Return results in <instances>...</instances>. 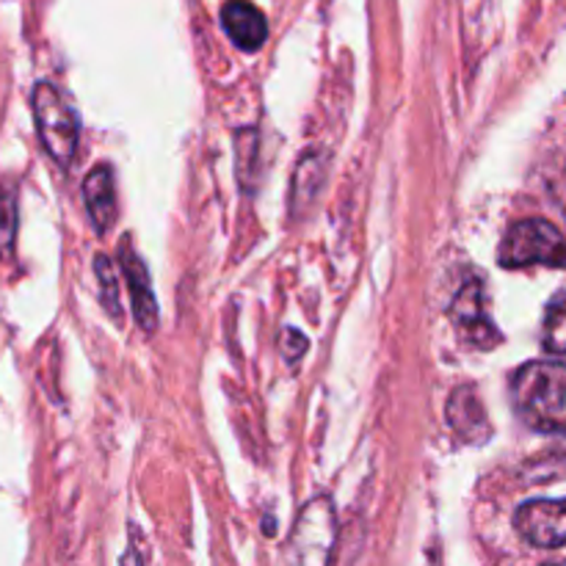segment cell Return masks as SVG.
Listing matches in <instances>:
<instances>
[{
    "instance_id": "5b68a950",
    "label": "cell",
    "mask_w": 566,
    "mask_h": 566,
    "mask_svg": "<svg viewBox=\"0 0 566 566\" xmlns=\"http://www.w3.org/2000/svg\"><path fill=\"white\" fill-rule=\"evenodd\" d=\"M514 528L536 547L566 545V497L564 501H528L514 514Z\"/></svg>"
},
{
    "instance_id": "7a4b0ae2",
    "label": "cell",
    "mask_w": 566,
    "mask_h": 566,
    "mask_svg": "<svg viewBox=\"0 0 566 566\" xmlns=\"http://www.w3.org/2000/svg\"><path fill=\"white\" fill-rule=\"evenodd\" d=\"M33 122H36L39 142L59 166H70L77 153V116L53 83H36L31 94Z\"/></svg>"
},
{
    "instance_id": "30bf717a",
    "label": "cell",
    "mask_w": 566,
    "mask_h": 566,
    "mask_svg": "<svg viewBox=\"0 0 566 566\" xmlns=\"http://www.w3.org/2000/svg\"><path fill=\"white\" fill-rule=\"evenodd\" d=\"M17 224H20V213H17V197L9 186H3V182H0V260L14 258Z\"/></svg>"
},
{
    "instance_id": "52a82bcc",
    "label": "cell",
    "mask_w": 566,
    "mask_h": 566,
    "mask_svg": "<svg viewBox=\"0 0 566 566\" xmlns=\"http://www.w3.org/2000/svg\"><path fill=\"white\" fill-rule=\"evenodd\" d=\"M221 25H224L227 36L249 53L263 48L265 36H269V22H265L263 11L249 0H227L221 9Z\"/></svg>"
},
{
    "instance_id": "8fae6325",
    "label": "cell",
    "mask_w": 566,
    "mask_h": 566,
    "mask_svg": "<svg viewBox=\"0 0 566 566\" xmlns=\"http://www.w3.org/2000/svg\"><path fill=\"white\" fill-rule=\"evenodd\" d=\"M545 348L551 354H566V298L553 304L545 318Z\"/></svg>"
},
{
    "instance_id": "4fadbf2b",
    "label": "cell",
    "mask_w": 566,
    "mask_h": 566,
    "mask_svg": "<svg viewBox=\"0 0 566 566\" xmlns=\"http://www.w3.org/2000/svg\"><path fill=\"white\" fill-rule=\"evenodd\" d=\"M122 566H144L142 558H138L136 551H127L125 558H122Z\"/></svg>"
},
{
    "instance_id": "9c48e42d",
    "label": "cell",
    "mask_w": 566,
    "mask_h": 566,
    "mask_svg": "<svg viewBox=\"0 0 566 566\" xmlns=\"http://www.w3.org/2000/svg\"><path fill=\"white\" fill-rule=\"evenodd\" d=\"M453 318H457L459 332H464L470 340L481 343V346H490L492 343L486 335L495 337V326L486 318L479 285H470L468 291L459 293L457 302H453Z\"/></svg>"
},
{
    "instance_id": "3957f363",
    "label": "cell",
    "mask_w": 566,
    "mask_h": 566,
    "mask_svg": "<svg viewBox=\"0 0 566 566\" xmlns=\"http://www.w3.org/2000/svg\"><path fill=\"white\" fill-rule=\"evenodd\" d=\"M501 263L506 269L523 265H566V241L545 219L520 221L509 230L501 247Z\"/></svg>"
},
{
    "instance_id": "7c38bea8",
    "label": "cell",
    "mask_w": 566,
    "mask_h": 566,
    "mask_svg": "<svg viewBox=\"0 0 566 566\" xmlns=\"http://www.w3.org/2000/svg\"><path fill=\"white\" fill-rule=\"evenodd\" d=\"M94 271H97V280H99V291H103V304L111 315H119V287H116V271L114 263H111L105 254H97L94 260Z\"/></svg>"
},
{
    "instance_id": "277c9868",
    "label": "cell",
    "mask_w": 566,
    "mask_h": 566,
    "mask_svg": "<svg viewBox=\"0 0 566 566\" xmlns=\"http://www.w3.org/2000/svg\"><path fill=\"white\" fill-rule=\"evenodd\" d=\"M335 509L326 497H315L313 503L298 514L296 531H293V556L298 566H326L335 547Z\"/></svg>"
},
{
    "instance_id": "8992f818",
    "label": "cell",
    "mask_w": 566,
    "mask_h": 566,
    "mask_svg": "<svg viewBox=\"0 0 566 566\" xmlns=\"http://www.w3.org/2000/svg\"><path fill=\"white\" fill-rule=\"evenodd\" d=\"M130 238H125L119 247V263L122 271H125L127 287H130V304H133V315H136L138 326L144 332H153L158 326V307H155V296L153 287H149V274L144 269L142 258L133 252Z\"/></svg>"
},
{
    "instance_id": "5bb4252c",
    "label": "cell",
    "mask_w": 566,
    "mask_h": 566,
    "mask_svg": "<svg viewBox=\"0 0 566 566\" xmlns=\"http://www.w3.org/2000/svg\"><path fill=\"white\" fill-rule=\"evenodd\" d=\"M545 566H566V562H562V564H545Z\"/></svg>"
},
{
    "instance_id": "6da1fadb",
    "label": "cell",
    "mask_w": 566,
    "mask_h": 566,
    "mask_svg": "<svg viewBox=\"0 0 566 566\" xmlns=\"http://www.w3.org/2000/svg\"><path fill=\"white\" fill-rule=\"evenodd\" d=\"M512 396L528 423L551 429L566 407V368L547 359L523 365L512 379Z\"/></svg>"
},
{
    "instance_id": "ba28073f",
    "label": "cell",
    "mask_w": 566,
    "mask_h": 566,
    "mask_svg": "<svg viewBox=\"0 0 566 566\" xmlns=\"http://www.w3.org/2000/svg\"><path fill=\"white\" fill-rule=\"evenodd\" d=\"M83 199L86 210L92 216V224L97 232H108L116 219V188H114V169L105 164L94 166L83 180Z\"/></svg>"
}]
</instances>
